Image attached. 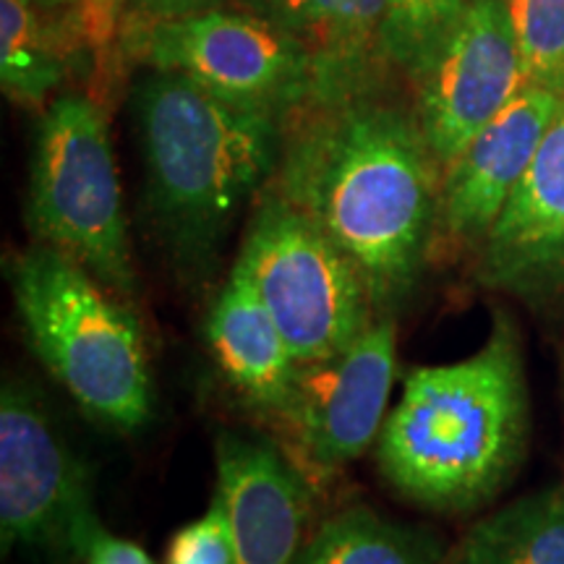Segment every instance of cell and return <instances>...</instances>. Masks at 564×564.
Here are the masks:
<instances>
[{
    "label": "cell",
    "mask_w": 564,
    "mask_h": 564,
    "mask_svg": "<svg viewBox=\"0 0 564 564\" xmlns=\"http://www.w3.org/2000/svg\"><path fill=\"white\" fill-rule=\"evenodd\" d=\"M274 194L356 264L379 316L411 301L436 236L442 167L415 110L379 89L308 100L285 121Z\"/></svg>",
    "instance_id": "obj_1"
},
{
    "label": "cell",
    "mask_w": 564,
    "mask_h": 564,
    "mask_svg": "<svg viewBox=\"0 0 564 564\" xmlns=\"http://www.w3.org/2000/svg\"><path fill=\"white\" fill-rule=\"evenodd\" d=\"M528 444V387L512 322L499 316L474 356L419 366L377 442L387 484L408 502L463 514L510 481Z\"/></svg>",
    "instance_id": "obj_2"
},
{
    "label": "cell",
    "mask_w": 564,
    "mask_h": 564,
    "mask_svg": "<svg viewBox=\"0 0 564 564\" xmlns=\"http://www.w3.org/2000/svg\"><path fill=\"white\" fill-rule=\"evenodd\" d=\"M131 108L154 228L173 262L202 278L236 217L278 171L285 121L236 108L165 68L141 76Z\"/></svg>",
    "instance_id": "obj_3"
},
{
    "label": "cell",
    "mask_w": 564,
    "mask_h": 564,
    "mask_svg": "<svg viewBox=\"0 0 564 564\" xmlns=\"http://www.w3.org/2000/svg\"><path fill=\"white\" fill-rule=\"evenodd\" d=\"M26 343L89 421L133 434L152 419V369L141 324L66 253L37 243L6 259Z\"/></svg>",
    "instance_id": "obj_4"
},
{
    "label": "cell",
    "mask_w": 564,
    "mask_h": 564,
    "mask_svg": "<svg viewBox=\"0 0 564 564\" xmlns=\"http://www.w3.org/2000/svg\"><path fill=\"white\" fill-rule=\"evenodd\" d=\"M26 220L34 241L66 253L126 303L137 299L108 118L89 97L68 91L42 110L32 141Z\"/></svg>",
    "instance_id": "obj_5"
},
{
    "label": "cell",
    "mask_w": 564,
    "mask_h": 564,
    "mask_svg": "<svg viewBox=\"0 0 564 564\" xmlns=\"http://www.w3.org/2000/svg\"><path fill=\"white\" fill-rule=\"evenodd\" d=\"M232 270L264 303L299 364L348 348L379 319L356 264L274 192L253 212Z\"/></svg>",
    "instance_id": "obj_6"
},
{
    "label": "cell",
    "mask_w": 564,
    "mask_h": 564,
    "mask_svg": "<svg viewBox=\"0 0 564 564\" xmlns=\"http://www.w3.org/2000/svg\"><path fill=\"white\" fill-rule=\"evenodd\" d=\"M89 474L42 394L6 377L0 390V546L84 560L102 531Z\"/></svg>",
    "instance_id": "obj_7"
},
{
    "label": "cell",
    "mask_w": 564,
    "mask_h": 564,
    "mask_svg": "<svg viewBox=\"0 0 564 564\" xmlns=\"http://www.w3.org/2000/svg\"><path fill=\"white\" fill-rule=\"evenodd\" d=\"M139 53L150 68L188 76L243 110L288 118L314 95V58L293 34L238 9L147 21Z\"/></svg>",
    "instance_id": "obj_8"
},
{
    "label": "cell",
    "mask_w": 564,
    "mask_h": 564,
    "mask_svg": "<svg viewBox=\"0 0 564 564\" xmlns=\"http://www.w3.org/2000/svg\"><path fill=\"white\" fill-rule=\"evenodd\" d=\"M398 379V324L379 316L348 348L299 364L274 415L280 447L308 484H322L377 447Z\"/></svg>",
    "instance_id": "obj_9"
},
{
    "label": "cell",
    "mask_w": 564,
    "mask_h": 564,
    "mask_svg": "<svg viewBox=\"0 0 564 564\" xmlns=\"http://www.w3.org/2000/svg\"><path fill=\"white\" fill-rule=\"evenodd\" d=\"M413 84L415 118L444 171L528 84L505 0H465L455 30Z\"/></svg>",
    "instance_id": "obj_10"
},
{
    "label": "cell",
    "mask_w": 564,
    "mask_h": 564,
    "mask_svg": "<svg viewBox=\"0 0 564 564\" xmlns=\"http://www.w3.org/2000/svg\"><path fill=\"white\" fill-rule=\"evenodd\" d=\"M562 110V95L525 84L442 171L436 236L481 246Z\"/></svg>",
    "instance_id": "obj_11"
},
{
    "label": "cell",
    "mask_w": 564,
    "mask_h": 564,
    "mask_svg": "<svg viewBox=\"0 0 564 564\" xmlns=\"http://www.w3.org/2000/svg\"><path fill=\"white\" fill-rule=\"evenodd\" d=\"M476 280L531 303L564 295V110L478 246Z\"/></svg>",
    "instance_id": "obj_12"
},
{
    "label": "cell",
    "mask_w": 564,
    "mask_h": 564,
    "mask_svg": "<svg viewBox=\"0 0 564 564\" xmlns=\"http://www.w3.org/2000/svg\"><path fill=\"white\" fill-rule=\"evenodd\" d=\"M217 494L230 514L236 564H295L306 541L312 486L280 447L220 434Z\"/></svg>",
    "instance_id": "obj_13"
},
{
    "label": "cell",
    "mask_w": 564,
    "mask_h": 564,
    "mask_svg": "<svg viewBox=\"0 0 564 564\" xmlns=\"http://www.w3.org/2000/svg\"><path fill=\"white\" fill-rule=\"evenodd\" d=\"M204 337L230 390L274 421L288 403L299 361L264 303L236 270L212 303Z\"/></svg>",
    "instance_id": "obj_14"
},
{
    "label": "cell",
    "mask_w": 564,
    "mask_h": 564,
    "mask_svg": "<svg viewBox=\"0 0 564 564\" xmlns=\"http://www.w3.org/2000/svg\"><path fill=\"white\" fill-rule=\"evenodd\" d=\"M453 564H564V486L486 514L463 535Z\"/></svg>",
    "instance_id": "obj_15"
},
{
    "label": "cell",
    "mask_w": 564,
    "mask_h": 564,
    "mask_svg": "<svg viewBox=\"0 0 564 564\" xmlns=\"http://www.w3.org/2000/svg\"><path fill=\"white\" fill-rule=\"evenodd\" d=\"M295 564H444L434 535L356 505L324 518Z\"/></svg>",
    "instance_id": "obj_16"
},
{
    "label": "cell",
    "mask_w": 564,
    "mask_h": 564,
    "mask_svg": "<svg viewBox=\"0 0 564 564\" xmlns=\"http://www.w3.org/2000/svg\"><path fill=\"white\" fill-rule=\"evenodd\" d=\"M68 42L40 0H0V82L21 105H45L68 68Z\"/></svg>",
    "instance_id": "obj_17"
},
{
    "label": "cell",
    "mask_w": 564,
    "mask_h": 564,
    "mask_svg": "<svg viewBox=\"0 0 564 564\" xmlns=\"http://www.w3.org/2000/svg\"><path fill=\"white\" fill-rule=\"evenodd\" d=\"M390 0H337L333 32L314 61L312 100H340L379 89L387 58Z\"/></svg>",
    "instance_id": "obj_18"
},
{
    "label": "cell",
    "mask_w": 564,
    "mask_h": 564,
    "mask_svg": "<svg viewBox=\"0 0 564 564\" xmlns=\"http://www.w3.org/2000/svg\"><path fill=\"white\" fill-rule=\"evenodd\" d=\"M465 0H390L387 58L405 76L421 74L455 30Z\"/></svg>",
    "instance_id": "obj_19"
},
{
    "label": "cell",
    "mask_w": 564,
    "mask_h": 564,
    "mask_svg": "<svg viewBox=\"0 0 564 564\" xmlns=\"http://www.w3.org/2000/svg\"><path fill=\"white\" fill-rule=\"evenodd\" d=\"M528 84L564 97V0H505Z\"/></svg>",
    "instance_id": "obj_20"
},
{
    "label": "cell",
    "mask_w": 564,
    "mask_h": 564,
    "mask_svg": "<svg viewBox=\"0 0 564 564\" xmlns=\"http://www.w3.org/2000/svg\"><path fill=\"white\" fill-rule=\"evenodd\" d=\"M165 564H236L230 514L220 494L215 491L202 518L173 533L165 549Z\"/></svg>",
    "instance_id": "obj_21"
},
{
    "label": "cell",
    "mask_w": 564,
    "mask_h": 564,
    "mask_svg": "<svg viewBox=\"0 0 564 564\" xmlns=\"http://www.w3.org/2000/svg\"><path fill=\"white\" fill-rule=\"evenodd\" d=\"M238 11L270 21L308 47L316 61L333 32L337 0H232Z\"/></svg>",
    "instance_id": "obj_22"
},
{
    "label": "cell",
    "mask_w": 564,
    "mask_h": 564,
    "mask_svg": "<svg viewBox=\"0 0 564 564\" xmlns=\"http://www.w3.org/2000/svg\"><path fill=\"white\" fill-rule=\"evenodd\" d=\"M84 564H154V560L147 554L144 546L133 544L121 535H112L108 528L91 539V544L84 554Z\"/></svg>",
    "instance_id": "obj_23"
},
{
    "label": "cell",
    "mask_w": 564,
    "mask_h": 564,
    "mask_svg": "<svg viewBox=\"0 0 564 564\" xmlns=\"http://www.w3.org/2000/svg\"><path fill=\"white\" fill-rule=\"evenodd\" d=\"M223 0H131V6L147 21L188 17V13L220 9Z\"/></svg>",
    "instance_id": "obj_24"
}]
</instances>
